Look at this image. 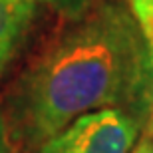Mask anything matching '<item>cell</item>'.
<instances>
[{"instance_id": "cell-1", "label": "cell", "mask_w": 153, "mask_h": 153, "mask_svg": "<svg viewBox=\"0 0 153 153\" xmlns=\"http://www.w3.org/2000/svg\"><path fill=\"white\" fill-rule=\"evenodd\" d=\"M14 74L0 90L18 153H36L79 115L125 108L143 121L151 44L125 0H54Z\"/></svg>"}, {"instance_id": "cell-6", "label": "cell", "mask_w": 153, "mask_h": 153, "mask_svg": "<svg viewBox=\"0 0 153 153\" xmlns=\"http://www.w3.org/2000/svg\"><path fill=\"white\" fill-rule=\"evenodd\" d=\"M0 153H18L16 149H14V145L10 143V137H8V131H6L2 108H0Z\"/></svg>"}, {"instance_id": "cell-3", "label": "cell", "mask_w": 153, "mask_h": 153, "mask_svg": "<svg viewBox=\"0 0 153 153\" xmlns=\"http://www.w3.org/2000/svg\"><path fill=\"white\" fill-rule=\"evenodd\" d=\"M54 0H0V90L44 26Z\"/></svg>"}, {"instance_id": "cell-7", "label": "cell", "mask_w": 153, "mask_h": 153, "mask_svg": "<svg viewBox=\"0 0 153 153\" xmlns=\"http://www.w3.org/2000/svg\"><path fill=\"white\" fill-rule=\"evenodd\" d=\"M131 153H153V131H143Z\"/></svg>"}, {"instance_id": "cell-5", "label": "cell", "mask_w": 153, "mask_h": 153, "mask_svg": "<svg viewBox=\"0 0 153 153\" xmlns=\"http://www.w3.org/2000/svg\"><path fill=\"white\" fill-rule=\"evenodd\" d=\"M143 131H153V46L149 58V84L145 97V114H143Z\"/></svg>"}, {"instance_id": "cell-4", "label": "cell", "mask_w": 153, "mask_h": 153, "mask_svg": "<svg viewBox=\"0 0 153 153\" xmlns=\"http://www.w3.org/2000/svg\"><path fill=\"white\" fill-rule=\"evenodd\" d=\"M143 36L153 46V0H125Z\"/></svg>"}, {"instance_id": "cell-2", "label": "cell", "mask_w": 153, "mask_h": 153, "mask_svg": "<svg viewBox=\"0 0 153 153\" xmlns=\"http://www.w3.org/2000/svg\"><path fill=\"white\" fill-rule=\"evenodd\" d=\"M143 121L125 108H103L79 115L36 153H131Z\"/></svg>"}]
</instances>
